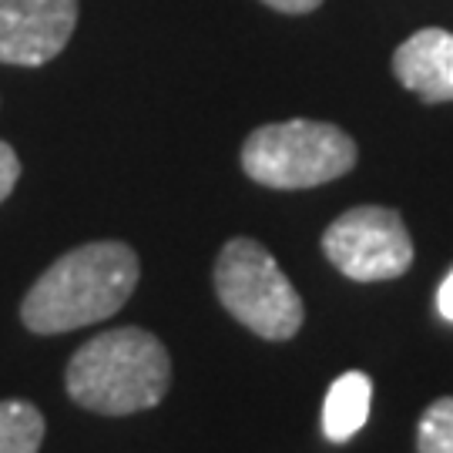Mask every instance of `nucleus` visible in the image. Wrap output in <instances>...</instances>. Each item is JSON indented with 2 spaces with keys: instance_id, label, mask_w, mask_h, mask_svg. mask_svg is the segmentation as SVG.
<instances>
[{
  "instance_id": "nucleus-1",
  "label": "nucleus",
  "mask_w": 453,
  "mask_h": 453,
  "mask_svg": "<svg viewBox=\"0 0 453 453\" xmlns=\"http://www.w3.org/2000/svg\"><path fill=\"white\" fill-rule=\"evenodd\" d=\"M138 273V256L125 242H88L34 282L20 303V319L41 336L108 319L131 299Z\"/></svg>"
},
{
  "instance_id": "nucleus-2",
  "label": "nucleus",
  "mask_w": 453,
  "mask_h": 453,
  "mask_svg": "<svg viewBox=\"0 0 453 453\" xmlns=\"http://www.w3.org/2000/svg\"><path fill=\"white\" fill-rule=\"evenodd\" d=\"M172 359L158 336L138 326L108 329L84 342L65 372L67 396L104 417H128L162 403Z\"/></svg>"
},
{
  "instance_id": "nucleus-3",
  "label": "nucleus",
  "mask_w": 453,
  "mask_h": 453,
  "mask_svg": "<svg viewBox=\"0 0 453 453\" xmlns=\"http://www.w3.org/2000/svg\"><path fill=\"white\" fill-rule=\"evenodd\" d=\"M357 165V142L326 121L262 125L242 145L245 175L269 188H316Z\"/></svg>"
},
{
  "instance_id": "nucleus-4",
  "label": "nucleus",
  "mask_w": 453,
  "mask_h": 453,
  "mask_svg": "<svg viewBox=\"0 0 453 453\" xmlns=\"http://www.w3.org/2000/svg\"><path fill=\"white\" fill-rule=\"evenodd\" d=\"M215 292L245 329L269 342L292 340L306 316L289 275L256 239L226 242L215 262Z\"/></svg>"
},
{
  "instance_id": "nucleus-5",
  "label": "nucleus",
  "mask_w": 453,
  "mask_h": 453,
  "mask_svg": "<svg viewBox=\"0 0 453 453\" xmlns=\"http://www.w3.org/2000/svg\"><path fill=\"white\" fill-rule=\"evenodd\" d=\"M323 252L342 275L357 282L396 279L413 265V239L403 219L383 205L342 211L323 232Z\"/></svg>"
},
{
  "instance_id": "nucleus-6",
  "label": "nucleus",
  "mask_w": 453,
  "mask_h": 453,
  "mask_svg": "<svg viewBox=\"0 0 453 453\" xmlns=\"http://www.w3.org/2000/svg\"><path fill=\"white\" fill-rule=\"evenodd\" d=\"M78 0H0V65L41 67L74 34Z\"/></svg>"
},
{
  "instance_id": "nucleus-7",
  "label": "nucleus",
  "mask_w": 453,
  "mask_h": 453,
  "mask_svg": "<svg viewBox=\"0 0 453 453\" xmlns=\"http://www.w3.org/2000/svg\"><path fill=\"white\" fill-rule=\"evenodd\" d=\"M393 71L400 84L423 101H453V34L443 27L410 34L393 54Z\"/></svg>"
},
{
  "instance_id": "nucleus-8",
  "label": "nucleus",
  "mask_w": 453,
  "mask_h": 453,
  "mask_svg": "<svg viewBox=\"0 0 453 453\" xmlns=\"http://www.w3.org/2000/svg\"><path fill=\"white\" fill-rule=\"evenodd\" d=\"M372 383L366 372H342L340 380L329 387L323 403V434L333 443L353 440L370 420Z\"/></svg>"
},
{
  "instance_id": "nucleus-9",
  "label": "nucleus",
  "mask_w": 453,
  "mask_h": 453,
  "mask_svg": "<svg viewBox=\"0 0 453 453\" xmlns=\"http://www.w3.org/2000/svg\"><path fill=\"white\" fill-rule=\"evenodd\" d=\"M44 417L27 400H0V453H37Z\"/></svg>"
},
{
  "instance_id": "nucleus-10",
  "label": "nucleus",
  "mask_w": 453,
  "mask_h": 453,
  "mask_svg": "<svg viewBox=\"0 0 453 453\" xmlns=\"http://www.w3.org/2000/svg\"><path fill=\"white\" fill-rule=\"evenodd\" d=\"M417 450L453 453V396L434 400L423 410L420 426H417Z\"/></svg>"
},
{
  "instance_id": "nucleus-11",
  "label": "nucleus",
  "mask_w": 453,
  "mask_h": 453,
  "mask_svg": "<svg viewBox=\"0 0 453 453\" xmlns=\"http://www.w3.org/2000/svg\"><path fill=\"white\" fill-rule=\"evenodd\" d=\"M17 179H20V162H17V151L7 142H0V202L14 192Z\"/></svg>"
},
{
  "instance_id": "nucleus-12",
  "label": "nucleus",
  "mask_w": 453,
  "mask_h": 453,
  "mask_svg": "<svg viewBox=\"0 0 453 453\" xmlns=\"http://www.w3.org/2000/svg\"><path fill=\"white\" fill-rule=\"evenodd\" d=\"M262 4H269L273 11H282V14H309V11H316L323 0H262Z\"/></svg>"
},
{
  "instance_id": "nucleus-13",
  "label": "nucleus",
  "mask_w": 453,
  "mask_h": 453,
  "mask_svg": "<svg viewBox=\"0 0 453 453\" xmlns=\"http://www.w3.org/2000/svg\"><path fill=\"white\" fill-rule=\"evenodd\" d=\"M437 309H440V316H443V319H450V323H453V269H450V275L440 282Z\"/></svg>"
}]
</instances>
